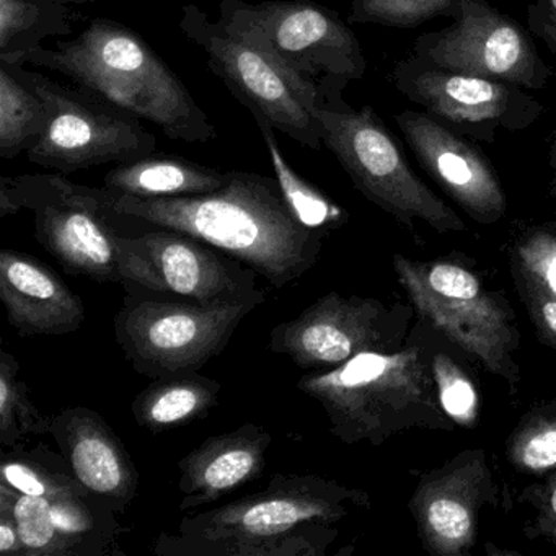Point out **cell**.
I'll use <instances>...</instances> for the list:
<instances>
[{"instance_id":"9c48e42d","label":"cell","mask_w":556,"mask_h":556,"mask_svg":"<svg viewBox=\"0 0 556 556\" xmlns=\"http://www.w3.org/2000/svg\"><path fill=\"white\" fill-rule=\"evenodd\" d=\"M0 63L8 64L47 105V131L27 152L31 164L71 175L115 162L128 164L157 152L154 132L126 110L83 87L73 90L21 64Z\"/></svg>"},{"instance_id":"7c38bea8","label":"cell","mask_w":556,"mask_h":556,"mask_svg":"<svg viewBox=\"0 0 556 556\" xmlns=\"http://www.w3.org/2000/svg\"><path fill=\"white\" fill-rule=\"evenodd\" d=\"M395 89L445 128L493 144L500 132H520L545 109L516 84L458 73L409 54L390 74Z\"/></svg>"},{"instance_id":"d4e9b609","label":"cell","mask_w":556,"mask_h":556,"mask_svg":"<svg viewBox=\"0 0 556 556\" xmlns=\"http://www.w3.org/2000/svg\"><path fill=\"white\" fill-rule=\"evenodd\" d=\"M47 126L41 97L0 63V159L12 161L34 149Z\"/></svg>"},{"instance_id":"e0dca14e","label":"cell","mask_w":556,"mask_h":556,"mask_svg":"<svg viewBox=\"0 0 556 556\" xmlns=\"http://www.w3.org/2000/svg\"><path fill=\"white\" fill-rule=\"evenodd\" d=\"M395 122L421 167L468 216L494 224L506 214L503 184L477 141L445 128L425 112L406 110Z\"/></svg>"},{"instance_id":"836d02e7","label":"cell","mask_w":556,"mask_h":556,"mask_svg":"<svg viewBox=\"0 0 556 556\" xmlns=\"http://www.w3.org/2000/svg\"><path fill=\"white\" fill-rule=\"evenodd\" d=\"M0 553L4 556H24V545H22L17 523L5 506H0Z\"/></svg>"},{"instance_id":"8fae6325","label":"cell","mask_w":556,"mask_h":556,"mask_svg":"<svg viewBox=\"0 0 556 556\" xmlns=\"http://www.w3.org/2000/svg\"><path fill=\"white\" fill-rule=\"evenodd\" d=\"M126 294L216 305L258 301V273L240 260L177 230L148 227L135 236L116 230Z\"/></svg>"},{"instance_id":"277c9868","label":"cell","mask_w":556,"mask_h":556,"mask_svg":"<svg viewBox=\"0 0 556 556\" xmlns=\"http://www.w3.org/2000/svg\"><path fill=\"white\" fill-rule=\"evenodd\" d=\"M432 379V367L418 350H374L333 369L305 374L295 387L321 406L334 438L379 445L425 413H439Z\"/></svg>"},{"instance_id":"ba28073f","label":"cell","mask_w":556,"mask_h":556,"mask_svg":"<svg viewBox=\"0 0 556 556\" xmlns=\"http://www.w3.org/2000/svg\"><path fill=\"white\" fill-rule=\"evenodd\" d=\"M262 302L204 305L128 294L115 317L126 361L151 379L200 372L226 350L247 315Z\"/></svg>"},{"instance_id":"e575fe53","label":"cell","mask_w":556,"mask_h":556,"mask_svg":"<svg viewBox=\"0 0 556 556\" xmlns=\"http://www.w3.org/2000/svg\"><path fill=\"white\" fill-rule=\"evenodd\" d=\"M532 295V305L535 307L536 317L542 324L543 330L556 341V299L539 289L529 288Z\"/></svg>"},{"instance_id":"44dd1931","label":"cell","mask_w":556,"mask_h":556,"mask_svg":"<svg viewBox=\"0 0 556 556\" xmlns=\"http://www.w3.org/2000/svg\"><path fill=\"white\" fill-rule=\"evenodd\" d=\"M465 465L429 481L416 500L426 542L441 555H460L477 536L480 467Z\"/></svg>"},{"instance_id":"5bb4252c","label":"cell","mask_w":556,"mask_h":556,"mask_svg":"<svg viewBox=\"0 0 556 556\" xmlns=\"http://www.w3.org/2000/svg\"><path fill=\"white\" fill-rule=\"evenodd\" d=\"M413 53L447 70L516 84L527 90H542L553 77L530 31L491 8L486 0H473L448 27L419 35Z\"/></svg>"},{"instance_id":"1f68e13d","label":"cell","mask_w":556,"mask_h":556,"mask_svg":"<svg viewBox=\"0 0 556 556\" xmlns=\"http://www.w3.org/2000/svg\"><path fill=\"white\" fill-rule=\"evenodd\" d=\"M514 458L520 467L532 471L556 467V418L527 429L514 447Z\"/></svg>"},{"instance_id":"f546056e","label":"cell","mask_w":556,"mask_h":556,"mask_svg":"<svg viewBox=\"0 0 556 556\" xmlns=\"http://www.w3.org/2000/svg\"><path fill=\"white\" fill-rule=\"evenodd\" d=\"M431 367L439 402L448 418L465 428L473 426L478 416V395L467 374L445 354L434 356Z\"/></svg>"},{"instance_id":"cb8c5ba5","label":"cell","mask_w":556,"mask_h":556,"mask_svg":"<svg viewBox=\"0 0 556 556\" xmlns=\"http://www.w3.org/2000/svg\"><path fill=\"white\" fill-rule=\"evenodd\" d=\"M73 11L53 0H0V61L43 47L47 38L73 34Z\"/></svg>"},{"instance_id":"4316f807","label":"cell","mask_w":556,"mask_h":556,"mask_svg":"<svg viewBox=\"0 0 556 556\" xmlns=\"http://www.w3.org/2000/svg\"><path fill=\"white\" fill-rule=\"evenodd\" d=\"M260 132L268 149L269 161L275 168L276 181L279 190L285 197L286 203L291 207L294 216L308 229L317 232L328 233L338 229L348 220V214L343 207L330 200L327 194L321 193L315 185L308 184L294 168L291 167L276 139V129L268 123L258 119Z\"/></svg>"},{"instance_id":"83f0119b","label":"cell","mask_w":556,"mask_h":556,"mask_svg":"<svg viewBox=\"0 0 556 556\" xmlns=\"http://www.w3.org/2000/svg\"><path fill=\"white\" fill-rule=\"evenodd\" d=\"M51 416L35 405L30 389L21 379V364L9 351H0V444L18 451L37 438L50 434Z\"/></svg>"},{"instance_id":"ffe728a7","label":"cell","mask_w":556,"mask_h":556,"mask_svg":"<svg viewBox=\"0 0 556 556\" xmlns=\"http://www.w3.org/2000/svg\"><path fill=\"white\" fill-rule=\"evenodd\" d=\"M271 432L245 422L233 431L211 435L178 462L181 510L217 503L262 477Z\"/></svg>"},{"instance_id":"484cf974","label":"cell","mask_w":556,"mask_h":556,"mask_svg":"<svg viewBox=\"0 0 556 556\" xmlns=\"http://www.w3.org/2000/svg\"><path fill=\"white\" fill-rule=\"evenodd\" d=\"M0 486L48 500L90 494L76 480L66 458L45 445L34 451H4L0 460Z\"/></svg>"},{"instance_id":"d590c367","label":"cell","mask_w":556,"mask_h":556,"mask_svg":"<svg viewBox=\"0 0 556 556\" xmlns=\"http://www.w3.org/2000/svg\"><path fill=\"white\" fill-rule=\"evenodd\" d=\"M548 164L553 170L552 193L556 197V139H553L548 149Z\"/></svg>"},{"instance_id":"8d00e7d4","label":"cell","mask_w":556,"mask_h":556,"mask_svg":"<svg viewBox=\"0 0 556 556\" xmlns=\"http://www.w3.org/2000/svg\"><path fill=\"white\" fill-rule=\"evenodd\" d=\"M548 509L549 514H552L553 519L556 520V484H553L552 490H549Z\"/></svg>"},{"instance_id":"74e56055","label":"cell","mask_w":556,"mask_h":556,"mask_svg":"<svg viewBox=\"0 0 556 556\" xmlns=\"http://www.w3.org/2000/svg\"><path fill=\"white\" fill-rule=\"evenodd\" d=\"M53 2H60V4H99L103 0H53Z\"/></svg>"},{"instance_id":"5b68a950","label":"cell","mask_w":556,"mask_h":556,"mask_svg":"<svg viewBox=\"0 0 556 556\" xmlns=\"http://www.w3.org/2000/svg\"><path fill=\"white\" fill-rule=\"evenodd\" d=\"M219 22L315 84L327 105L344 100V87L366 76V56L354 31L337 12L312 0H220Z\"/></svg>"},{"instance_id":"8992f818","label":"cell","mask_w":556,"mask_h":556,"mask_svg":"<svg viewBox=\"0 0 556 556\" xmlns=\"http://www.w3.org/2000/svg\"><path fill=\"white\" fill-rule=\"evenodd\" d=\"M180 28L255 122L263 119L304 148L320 151L324 142L315 110L327 105V97L315 84L210 18L197 4L181 9Z\"/></svg>"},{"instance_id":"6da1fadb","label":"cell","mask_w":556,"mask_h":556,"mask_svg":"<svg viewBox=\"0 0 556 556\" xmlns=\"http://www.w3.org/2000/svg\"><path fill=\"white\" fill-rule=\"evenodd\" d=\"M106 216L187 233L282 289L311 271L327 233L305 227L286 203L276 178L230 172L226 187L198 197L144 200L96 188Z\"/></svg>"},{"instance_id":"7a4b0ae2","label":"cell","mask_w":556,"mask_h":556,"mask_svg":"<svg viewBox=\"0 0 556 556\" xmlns=\"http://www.w3.org/2000/svg\"><path fill=\"white\" fill-rule=\"evenodd\" d=\"M366 503L320 475L276 473L265 490L184 517L177 532H162L159 556H324L337 536L331 523Z\"/></svg>"},{"instance_id":"3957f363","label":"cell","mask_w":556,"mask_h":556,"mask_svg":"<svg viewBox=\"0 0 556 556\" xmlns=\"http://www.w3.org/2000/svg\"><path fill=\"white\" fill-rule=\"evenodd\" d=\"M5 63L45 67L70 77L83 89L157 126L168 139L204 144L217 138L210 116L180 77L131 28L96 18L56 50L40 47Z\"/></svg>"},{"instance_id":"4dcf8cb0","label":"cell","mask_w":556,"mask_h":556,"mask_svg":"<svg viewBox=\"0 0 556 556\" xmlns=\"http://www.w3.org/2000/svg\"><path fill=\"white\" fill-rule=\"evenodd\" d=\"M527 286L556 299V233L533 230L517 245Z\"/></svg>"},{"instance_id":"f1b7e54d","label":"cell","mask_w":556,"mask_h":556,"mask_svg":"<svg viewBox=\"0 0 556 556\" xmlns=\"http://www.w3.org/2000/svg\"><path fill=\"white\" fill-rule=\"evenodd\" d=\"M473 0H351L348 24L416 28L434 18L457 21Z\"/></svg>"},{"instance_id":"30bf717a","label":"cell","mask_w":556,"mask_h":556,"mask_svg":"<svg viewBox=\"0 0 556 556\" xmlns=\"http://www.w3.org/2000/svg\"><path fill=\"white\" fill-rule=\"evenodd\" d=\"M34 214L38 243L70 275L97 282H122L116 229L96 188L74 184L63 174L0 178V217Z\"/></svg>"},{"instance_id":"2e32d148","label":"cell","mask_w":556,"mask_h":556,"mask_svg":"<svg viewBox=\"0 0 556 556\" xmlns=\"http://www.w3.org/2000/svg\"><path fill=\"white\" fill-rule=\"evenodd\" d=\"M0 506L14 516L24 556L125 555L119 539L128 529L93 494L48 500L0 486Z\"/></svg>"},{"instance_id":"52a82bcc","label":"cell","mask_w":556,"mask_h":556,"mask_svg":"<svg viewBox=\"0 0 556 556\" xmlns=\"http://www.w3.org/2000/svg\"><path fill=\"white\" fill-rule=\"evenodd\" d=\"M321 142L370 203L413 226L425 220L438 232H462L464 220L409 167L402 148L372 106L351 109L344 100L315 110Z\"/></svg>"},{"instance_id":"ac0fdd59","label":"cell","mask_w":556,"mask_h":556,"mask_svg":"<svg viewBox=\"0 0 556 556\" xmlns=\"http://www.w3.org/2000/svg\"><path fill=\"white\" fill-rule=\"evenodd\" d=\"M50 434L76 480L116 513H125L138 494L139 473L109 422L93 409L71 406L51 416Z\"/></svg>"},{"instance_id":"4fadbf2b","label":"cell","mask_w":556,"mask_h":556,"mask_svg":"<svg viewBox=\"0 0 556 556\" xmlns=\"http://www.w3.org/2000/svg\"><path fill=\"white\" fill-rule=\"evenodd\" d=\"M393 265L426 321L460 350L478 357L488 370L510 379L513 328L506 312L473 273L454 263L421 265L402 255L393 258Z\"/></svg>"},{"instance_id":"d6a6232c","label":"cell","mask_w":556,"mask_h":556,"mask_svg":"<svg viewBox=\"0 0 556 556\" xmlns=\"http://www.w3.org/2000/svg\"><path fill=\"white\" fill-rule=\"evenodd\" d=\"M527 28L542 40L556 61V0H533L527 5Z\"/></svg>"},{"instance_id":"7402d4cb","label":"cell","mask_w":556,"mask_h":556,"mask_svg":"<svg viewBox=\"0 0 556 556\" xmlns=\"http://www.w3.org/2000/svg\"><path fill=\"white\" fill-rule=\"evenodd\" d=\"M230 172L204 167L177 155H146L128 164H119L105 175L103 187L116 193L144 200L198 197L226 187Z\"/></svg>"},{"instance_id":"d6986e66","label":"cell","mask_w":556,"mask_h":556,"mask_svg":"<svg viewBox=\"0 0 556 556\" xmlns=\"http://www.w3.org/2000/svg\"><path fill=\"white\" fill-rule=\"evenodd\" d=\"M0 301L21 337H63L86 321L83 299L35 256L0 252Z\"/></svg>"},{"instance_id":"9a60e30c","label":"cell","mask_w":556,"mask_h":556,"mask_svg":"<svg viewBox=\"0 0 556 556\" xmlns=\"http://www.w3.org/2000/svg\"><path fill=\"white\" fill-rule=\"evenodd\" d=\"M395 334V321L379 302L330 292L299 317L276 325L268 348L301 369L325 370L389 346Z\"/></svg>"},{"instance_id":"603a6c76","label":"cell","mask_w":556,"mask_h":556,"mask_svg":"<svg viewBox=\"0 0 556 556\" xmlns=\"http://www.w3.org/2000/svg\"><path fill=\"white\" fill-rule=\"evenodd\" d=\"M220 392L223 383L198 372L154 379L132 400V418L154 434L170 431L206 418L219 405Z\"/></svg>"}]
</instances>
